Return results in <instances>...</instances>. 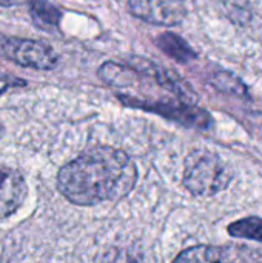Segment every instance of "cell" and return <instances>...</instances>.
<instances>
[{
  "label": "cell",
  "mask_w": 262,
  "mask_h": 263,
  "mask_svg": "<svg viewBox=\"0 0 262 263\" xmlns=\"http://www.w3.org/2000/svg\"><path fill=\"white\" fill-rule=\"evenodd\" d=\"M137 182L133 159L113 146H96L60 168L57 190L71 203L94 206L128 196Z\"/></svg>",
  "instance_id": "6da1fadb"
},
{
  "label": "cell",
  "mask_w": 262,
  "mask_h": 263,
  "mask_svg": "<svg viewBox=\"0 0 262 263\" xmlns=\"http://www.w3.org/2000/svg\"><path fill=\"white\" fill-rule=\"evenodd\" d=\"M233 179V171L221 156L196 149L185 159L182 183L196 197H210L224 191Z\"/></svg>",
  "instance_id": "7a4b0ae2"
},
{
  "label": "cell",
  "mask_w": 262,
  "mask_h": 263,
  "mask_svg": "<svg viewBox=\"0 0 262 263\" xmlns=\"http://www.w3.org/2000/svg\"><path fill=\"white\" fill-rule=\"evenodd\" d=\"M0 55L19 66L40 71L54 69L59 63V55L51 45L32 39L0 35Z\"/></svg>",
  "instance_id": "3957f363"
},
{
  "label": "cell",
  "mask_w": 262,
  "mask_h": 263,
  "mask_svg": "<svg viewBox=\"0 0 262 263\" xmlns=\"http://www.w3.org/2000/svg\"><path fill=\"white\" fill-rule=\"evenodd\" d=\"M130 12L156 26H176L187 17L181 0H128Z\"/></svg>",
  "instance_id": "277c9868"
},
{
  "label": "cell",
  "mask_w": 262,
  "mask_h": 263,
  "mask_svg": "<svg viewBox=\"0 0 262 263\" xmlns=\"http://www.w3.org/2000/svg\"><path fill=\"white\" fill-rule=\"evenodd\" d=\"M28 194L23 176L11 168H0V219L19 211Z\"/></svg>",
  "instance_id": "5b68a950"
},
{
  "label": "cell",
  "mask_w": 262,
  "mask_h": 263,
  "mask_svg": "<svg viewBox=\"0 0 262 263\" xmlns=\"http://www.w3.org/2000/svg\"><path fill=\"white\" fill-rule=\"evenodd\" d=\"M156 45L162 52H165L170 59L176 60L178 63H190L198 57L196 51L181 35L170 31L158 35Z\"/></svg>",
  "instance_id": "8992f818"
},
{
  "label": "cell",
  "mask_w": 262,
  "mask_h": 263,
  "mask_svg": "<svg viewBox=\"0 0 262 263\" xmlns=\"http://www.w3.org/2000/svg\"><path fill=\"white\" fill-rule=\"evenodd\" d=\"M28 11L32 17V22L37 26H40L42 29L51 31V29L59 28L62 12L51 2H48V0H29L28 2Z\"/></svg>",
  "instance_id": "52a82bcc"
},
{
  "label": "cell",
  "mask_w": 262,
  "mask_h": 263,
  "mask_svg": "<svg viewBox=\"0 0 262 263\" xmlns=\"http://www.w3.org/2000/svg\"><path fill=\"white\" fill-rule=\"evenodd\" d=\"M225 251L224 248L210 247V245H198L193 248H188L182 251L174 262H222L225 260Z\"/></svg>",
  "instance_id": "ba28073f"
},
{
  "label": "cell",
  "mask_w": 262,
  "mask_h": 263,
  "mask_svg": "<svg viewBox=\"0 0 262 263\" xmlns=\"http://www.w3.org/2000/svg\"><path fill=\"white\" fill-rule=\"evenodd\" d=\"M227 231L232 237H236V239H249V240L262 242V219L252 216V217L236 220L229 227Z\"/></svg>",
  "instance_id": "9c48e42d"
},
{
  "label": "cell",
  "mask_w": 262,
  "mask_h": 263,
  "mask_svg": "<svg viewBox=\"0 0 262 263\" xmlns=\"http://www.w3.org/2000/svg\"><path fill=\"white\" fill-rule=\"evenodd\" d=\"M212 83L216 88L222 89L224 92H232V94H235L238 97H247L246 85L239 79L233 77L229 72H216L213 76V79H212Z\"/></svg>",
  "instance_id": "30bf717a"
},
{
  "label": "cell",
  "mask_w": 262,
  "mask_h": 263,
  "mask_svg": "<svg viewBox=\"0 0 262 263\" xmlns=\"http://www.w3.org/2000/svg\"><path fill=\"white\" fill-rule=\"evenodd\" d=\"M25 86V82L23 80H17L14 77V80H9V79H3L0 77V92H5L9 86Z\"/></svg>",
  "instance_id": "8fae6325"
},
{
  "label": "cell",
  "mask_w": 262,
  "mask_h": 263,
  "mask_svg": "<svg viewBox=\"0 0 262 263\" xmlns=\"http://www.w3.org/2000/svg\"><path fill=\"white\" fill-rule=\"evenodd\" d=\"M25 0H0V6L3 8H9V6H17V5H22Z\"/></svg>",
  "instance_id": "7c38bea8"
},
{
  "label": "cell",
  "mask_w": 262,
  "mask_h": 263,
  "mask_svg": "<svg viewBox=\"0 0 262 263\" xmlns=\"http://www.w3.org/2000/svg\"><path fill=\"white\" fill-rule=\"evenodd\" d=\"M2 136H3V125H2V122H0V139H2Z\"/></svg>",
  "instance_id": "4fadbf2b"
}]
</instances>
